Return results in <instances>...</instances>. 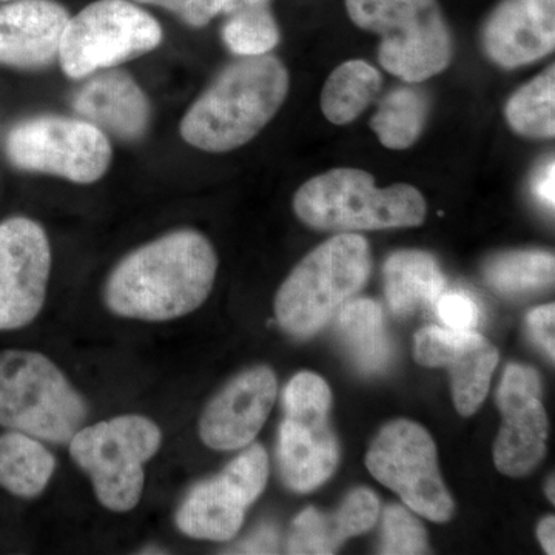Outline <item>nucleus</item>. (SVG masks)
<instances>
[{"label": "nucleus", "mask_w": 555, "mask_h": 555, "mask_svg": "<svg viewBox=\"0 0 555 555\" xmlns=\"http://www.w3.org/2000/svg\"><path fill=\"white\" fill-rule=\"evenodd\" d=\"M506 120L517 134L531 139L555 137V67L551 65L511 96Z\"/></svg>", "instance_id": "nucleus-26"}, {"label": "nucleus", "mask_w": 555, "mask_h": 555, "mask_svg": "<svg viewBox=\"0 0 555 555\" xmlns=\"http://www.w3.org/2000/svg\"><path fill=\"white\" fill-rule=\"evenodd\" d=\"M56 460L38 438L9 430L0 436V488L21 499H36L46 491Z\"/></svg>", "instance_id": "nucleus-22"}, {"label": "nucleus", "mask_w": 555, "mask_h": 555, "mask_svg": "<svg viewBox=\"0 0 555 555\" xmlns=\"http://www.w3.org/2000/svg\"><path fill=\"white\" fill-rule=\"evenodd\" d=\"M288 83L283 62L269 54L229 65L185 113L182 139L210 153L243 147L275 118Z\"/></svg>", "instance_id": "nucleus-2"}, {"label": "nucleus", "mask_w": 555, "mask_h": 555, "mask_svg": "<svg viewBox=\"0 0 555 555\" xmlns=\"http://www.w3.org/2000/svg\"><path fill=\"white\" fill-rule=\"evenodd\" d=\"M537 537L540 543L545 547L547 554L555 553V520L554 517H546L545 520L540 521L539 529H537Z\"/></svg>", "instance_id": "nucleus-37"}, {"label": "nucleus", "mask_w": 555, "mask_h": 555, "mask_svg": "<svg viewBox=\"0 0 555 555\" xmlns=\"http://www.w3.org/2000/svg\"><path fill=\"white\" fill-rule=\"evenodd\" d=\"M334 514L308 507L294 520L288 534V554H334L345 542Z\"/></svg>", "instance_id": "nucleus-28"}, {"label": "nucleus", "mask_w": 555, "mask_h": 555, "mask_svg": "<svg viewBox=\"0 0 555 555\" xmlns=\"http://www.w3.org/2000/svg\"><path fill=\"white\" fill-rule=\"evenodd\" d=\"M382 554L416 555L429 553L427 534L423 525L400 505H390L385 511L383 524Z\"/></svg>", "instance_id": "nucleus-29"}, {"label": "nucleus", "mask_w": 555, "mask_h": 555, "mask_svg": "<svg viewBox=\"0 0 555 555\" xmlns=\"http://www.w3.org/2000/svg\"><path fill=\"white\" fill-rule=\"evenodd\" d=\"M218 257L196 230H177L127 255L105 284V305L116 315L169 321L204 305L214 288Z\"/></svg>", "instance_id": "nucleus-1"}, {"label": "nucleus", "mask_w": 555, "mask_h": 555, "mask_svg": "<svg viewBox=\"0 0 555 555\" xmlns=\"http://www.w3.org/2000/svg\"><path fill=\"white\" fill-rule=\"evenodd\" d=\"M87 414L83 398L49 358L33 350L0 352V426L64 444Z\"/></svg>", "instance_id": "nucleus-5"}, {"label": "nucleus", "mask_w": 555, "mask_h": 555, "mask_svg": "<svg viewBox=\"0 0 555 555\" xmlns=\"http://www.w3.org/2000/svg\"><path fill=\"white\" fill-rule=\"evenodd\" d=\"M546 495L547 499L551 500V503L555 502V495H554V477L550 478V481H547L546 485Z\"/></svg>", "instance_id": "nucleus-39"}, {"label": "nucleus", "mask_w": 555, "mask_h": 555, "mask_svg": "<svg viewBox=\"0 0 555 555\" xmlns=\"http://www.w3.org/2000/svg\"><path fill=\"white\" fill-rule=\"evenodd\" d=\"M68 20V10L57 0L0 3V67L49 68L60 57Z\"/></svg>", "instance_id": "nucleus-15"}, {"label": "nucleus", "mask_w": 555, "mask_h": 555, "mask_svg": "<svg viewBox=\"0 0 555 555\" xmlns=\"http://www.w3.org/2000/svg\"><path fill=\"white\" fill-rule=\"evenodd\" d=\"M163 42L159 22L133 0H96L69 16L62 35V72L83 79L137 60Z\"/></svg>", "instance_id": "nucleus-8"}, {"label": "nucleus", "mask_w": 555, "mask_h": 555, "mask_svg": "<svg viewBox=\"0 0 555 555\" xmlns=\"http://www.w3.org/2000/svg\"><path fill=\"white\" fill-rule=\"evenodd\" d=\"M338 331L353 363L364 374L385 371L392 356L382 306L372 299H352L338 310Z\"/></svg>", "instance_id": "nucleus-21"}, {"label": "nucleus", "mask_w": 555, "mask_h": 555, "mask_svg": "<svg viewBox=\"0 0 555 555\" xmlns=\"http://www.w3.org/2000/svg\"><path fill=\"white\" fill-rule=\"evenodd\" d=\"M222 39L232 53L243 57L264 56L280 42V30L268 7L229 14Z\"/></svg>", "instance_id": "nucleus-27"}, {"label": "nucleus", "mask_w": 555, "mask_h": 555, "mask_svg": "<svg viewBox=\"0 0 555 555\" xmlns=\"http://www.w3.org/2000/svg\"><path fill=\"white\" fill-rule=\"evenodd\" d=\"M50 241L39 222L14 217L0 222V331L28 326L47 298Z\"/></svg>", "instance_id": "nucleus-11"}, {"label": "nucleus", "mask_w": 555, "mask_h": 555, "mask_svg": "<svg viewBox=\"0 0 555 555\" xmlns=\"http://www.w3.org/2000/svg\"><path fill=\"white\" fill-rule=\"evenodd\" d=\"M5 156L17 170L91 184L107 173L113 152L107 134L93 124L42 115L11 127L5 138Z\"/></svg>", "instance_id": "nucleus-9"}, {"label": "nucleus", "mask_w": 555, "mask_h": 555, "mask_svg": "<svg viewBox=\"0 0 555 555\" xmlns=\"http://www.w3.org/2000/svg\"><path fill=\"white\" fill-rule=\"evenodd\" d=\"M483 47L503 68L543 60L555 47V0H505L486 22Z\"/></svg>", "instance_id": "nucleus-16"}, {"label": "nucleus", "mask_w": 555, "mask_h": 555, "mask_svg": "<svg viewBox=\"0 0 555 555\" xmlns=\"http://www.w3.org/2000/svg\"><path fill=\"white\" fill-rule=\"evenodd\" d=\"M294 210L309 228L324 232L416 228L426 218V201L414 185L377 188L371 173L335 169L298 189Z\"/></svg>", "instance_id": "nucleus-3"}, {"label": "nucleus", "mask_w": 555, "mask_h": 555, "mask_svg": "<svg viewBox=\"0 0 555 555\" xmlns=\"http://www.w3.org/2000/svg\"><path fill=\"white\" fill-rule=\"evenodd\" d=\"M542 386L532 367L509 364L496 390L502 427L494 447L496 469L507 477H525L546 454L547 415Z\"/></svg>", "instance_id": "nucleus-12"}, {"label": "nucleus", "mask_w": 555, "mask_h": 555, "mask_svg": "<svg viewBox=\"0 0 555 555\" xmlns=\"http://www.w3.org/2000/svg\"><path fill=\"white\" fill-rule=\"evenodd\" d=\"M79 118L120 141H139L147 133L152 108L137 80L122 69L98 72L72 100Z\"/></svg>", "instance_id": "nucleus-17"}, {"label": "nucleus", "mask_w": 555, "mask_h": 555, "mask_svg": "<svg viewBox=\"0 0 555 555\" xmlns=\"http://www.w3.org/2000/svg\"><path fill=\"white\" fill-rule=\"evenodd\" d=\"M436 310L440 320L455 331H474L480 318L476 301L462 292H443L437 299Z\"/></svg>", "instance_id": "nucleus-33"}, {"label": "nucleus", "mask_w": 555, "mask_h": 555, "mask_svg": "<svg viewBox=\"0 0 555 555\" xmlns=\"http://www.w3.org/2000/svg\"><path fill=\"white\" fill-rule=\"evenodd\" d=\"M555 306H540L528 315V326L532 337L546 350L551 360L555 357L554 341Z\"/></svg>", "instance_id": "nucleus-34"}, {"label": "nucleus", "mask_w": 555, "mask_h": 555, "mask_svg": "<svg viewBox=\"0 0 555 555\" xmlns=\"http://www.w3.org/2000/svg\"><path fill=\"white\" fill-rule=\"evenodd\" d=\"M10 2V0H0V3Z\"/></svg>", "instance_id": "nucleus-40"}, {"label": "nucleus", "mask_w": 555, "mask_h": 555, "mask_svg": "<svg viewBox=\"0 0 555 555\" xmlns=\"http://www.w3.org/2000/svg\"><path fill=\"white\" fill-rule=\"evenodd\" d=\"M278 532L273 526L259 528L254 535L248 537L246 542L236 546L235 554H275L278 553Z\"/></svg>", "instance_id": "nucleus-35"}, {"label": "nucleus", "mask_w": 555, "mask_h": 555, "mask_svg": "<svg viewBox=\"0 0 555 555\" xmlns=\"http://www.w3.org/2000/svg\"><path fill=\"white\" fill-rule=\"evenodd\" d=\"M554 181L555 166L554 159L551 158L545 166L537 170L534 181H532V190H534L537 198L551 208H554L555 204Z\"/></svg>", "instance_id": "nucleus-36"}, {"label": "nucleus", "mask_w": 555, "mask_h": 555, "mask_svg": "<svg viewBox=\"0 0 555 555\" xmlns=\"http://www.w3.org/2000/svg\"><path fill=\"white\" fill-rule=\"evenodd\" d=\"M332 393L327 383L312 372L295 375L284 390L286 415L328 414Z\"/></svg>", "instance_id": "nucleus-30"}, {"label": "nucleus", "mask_w": 555, "mask_h": 555, "mask_svg": "<svg viewBox=\"0 0 555 555\" xmlns=\"http://www.w3.org/2000/svg\"><path fill=\"white\" fill-rule=\"evenodd\" d=\"M366 466L420 516L437 524L454 516V500L438 470L436 443L425 427L409 420L389 423L371 444Z\"/></svg>", "instance_id": "nucleus-10"}, {"label": "nucleus", "mask_w": 555, "mask_h": 555, "mask_svg": "<svg viewBox=\"0 0 555 555\" xmlns=\"http://www.w3.org/2000/svg\"><path fill=\"white\" fill-rule=\"evenodd\" d=\"M163 434L142 415H120L80 427L69 440L73 462L89 474L102 506L115 513L137 507L144 489V465L159 451Z\"/></svg>", "instance_id": "nucleus-7"}, {"label": "nucleus", "mask_w": 555, "mask_h": 555, "mask_svg": "<svg viewBox=\"0 0 555 555\" xmlns=\"http://www.w3.org/2000/svg\"><path fill=\"white\" fill-rule=\"evenodd\" d=\"M371 268L367 241L338 233L310 251L284 281L275 298L278 323L292 337H312L366 284Z\"/></svg>", "instance_id": "nucleus-4"}, {"label": "nucleus", "mask_w": 555, "mask_h": 555, "mask_svg": "<svg viewBox=\"0 0 555 555\" xmlns=\"http://www.w3.org/2000/svg\"><path fill=\"white\" fill-rule=\"evenodd\" d=\"M382 83V75L369 62L356 60L338 65L321 93L323 115L335 126H347L372 104Z\"/></svg>", "instance_id": "nucleus-23"}, {"label": "nucleus", "mask_w": 555, "mask_h": 555, "mask_svg": "<svg viewBox=\"0 0 555 555\" xmlns=\"http://www.w3.org/2000/svg\"><path fill=\"white\" fill-rule=\"evenodd\" d=\"M429 102L423 91L396 89L379 102L371 129L389 150H408L425 131Z\"/></svg>", "instance_id": "nucleus-24"}, {"label": "nucleus", "mask_w": 555, "mask_h": 555, "mask_svg": "<svg viewBox=\"0 0 555 555\" xmlns=\"http://www.w3.org/2000/svg\"><path fill=\"white\" fill-rule=\"evenodd\" d=\"M276 392V377L272 369H247L204 409L199 422L201 440L215 451H236L248 447L268 422Z\"/></svg>", "instance_id": "nucleus-14"}, {"label": "nucleus", "mask_w": 555, "mask_h": 555, "mask_svg": "<svg viewBox=\"0 0 555 555\" xmlns=\"http://www.w3.org/2000/svg\"><path fill=\"white\" fill-rule=\"evenodd\" d=\"M350 21L382 38L378 61L409 83L440 75L452 61V38L437 0H346Z\"/></svg>", "instance_id": "nucleus-6"}, {"label": "nucleus", "mask_w": 555, "mask_h": 555, "mask_svg": "<svg viewBox=\"0 0 555 555\" xmlns=\"http://www.w3.org/2000/svg\"><path fill=\"white\" fill-rule=\"evenodd\" d=\"M251 506L224 474L193 486L177 513L182 534L193 539L225 542L233 539Z\"/></svg>", "instance_id": "nucleus-19"}, {"label": "nucleus", "mask_w": 555, "mask_h": 555, "mask_svg": "<svg viewBox=\"0 0 555 555\" xmlns=\"http://www.w3.org/2000/svg\"><path fill=\"white\" fill-rule=\"evenodd\" d=\"M554 255L545 250H517L495 255L485 264L486 283L505 295H524L554 284Z\"/></svg>", "instance_id": "nucleus-25"}, {"label": "nucleus", "mask_w": 555, "mask_h": 555, "mask_svg": "<svg viewBox=\"0 0 555 555\" xmlns=\"http://www.w3.org/2000/svg\"><path fill=\"white\" fill-rule=\"evenodd\" d=\"M379 502L377 495L366 488H358L346 496L334 514L339 531L345 539L369 531L377 524Z\"/></svg>", "instance_id": "nucleus-31"}, {"label": "nucleus", "mask_w": 555, "mask_h": 555, "mask_svg": "<svg viewBox=\"0 0 555 555\" xmlns=\"http://www.w3.org/2000/svg\"><path fill=\"white\" fill-rule=\"evenodd\" d=\"M386 298L397 317H412L422 309L436 308L447 278L436 258L426 251L400 250L385 264Z\"/></svg>", "instance_id": "nucleus-20"}, {"label": "nucleus", "mask_w": 555, "mask_h": 555, "mask_svg": "<svg viewBox=\"0 0 555 555\" xmlns=\"http://www.w3.org/2000/svg\"><path fill=\"white\" fill-rule=\"evenodd\" d=\"M414 358L425 367H447L459 414H476L488 396L499 350L476 331L437 326L416 332Z\"/></svg>", "instance_id": "nucleus-13"}, {"label": "nucleus", "mask_w": 555, "mask_h": 555, "mask_svg": "<svg viewBox=\"0 0 555 555\" xmlns=\"http://www.w3.org/2000/svg\"><path fill=\"white\" fill-rule=\"evenodd\" d=\"M145 5L159 7L177 14L190 27H206L208 22L222 13L225 0H133Z\"/></svg>", "instance_id": "nucleus-32"}, {"label": "nucleus", "mask_w": 555, "mask_h": 555, "mask_svg": "<svg viewBox=\"0 0 555 555\" xmlns=\"http://www.w3.org/2000/svg\"><path fill=\"white\" fill-rule=\"evenodd\" d=\"M278 465L287 488L310 492L338 466L339 448L328 415H286L278 438Z\"/></svg>", "instance_id": "nucleus-18"}, {"label": "nucleus", "mask_w": 555, "mask_h": 555, "mask_svg": "<svg viewBox=\"0 0 555 555\" xmlns=\"http://www.w3.org/2000/svg\"><path fill=\"white\" fill-rule=\"evenodd\" d=\"M269 0H225L222 13L232 14L235 11L244 9H257V7H268Z\"/></svg>", "instance_id": "nucleus-38"}]
</instances>
